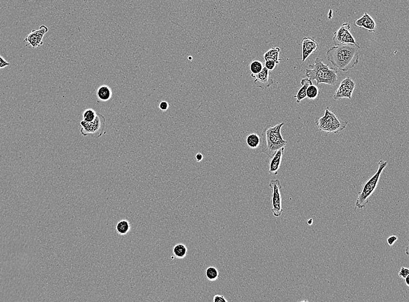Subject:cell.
Instances as JSON below:
<instances>
[{
	"label": "cell",
	"instance_id": "25",
	"mask_svg": "<svg viewBox=\"0 0 409 302\" xmlns=\"http://www.w3.org/2000/svg\"><path fill=\"white\" fill-rule=\"evenodd\" d=\"M279 64V63L275 61V60H266L265 66H264V67L268 69L269 71H272L275 69L277 65H278Z\"/></svg>",
	"mask_w": 409,
	"mask_h": 302
},
{
	"label": "cell",
	"instance_id": "26",
	"mask_svg": "<svg viewBox=\"0 0 409 302\" xmlns=\"http://www.w3.org/2000/svg\"><path fill=\"white\" fill-rule=\"evenodd\" d=\"M409 276V269L408 268L402 267L399 272V276L403 279H406Z\"/></svg>",
	"mask_w": 409,
	"mask_h": 302
},
{
	"label": "cell",
	"instance_id": "27",
	"mask_svg": "<svg viewBox=\"0 0 409 302\" xmlns=\"http://www.w3.org/2000/svg\"><path fill=\"white\" fill-rule=\"evenodd\" d=\"M398 240V237L396 236V235H391V236L389 237L388 238L387 240V244H389L390 246H392L393 245V244L396 243L397 241Z\"/></svg>",
	"mask_w": 409,
	"mask_h": 302
},
{
	"label": "cell",
	"instance_id": "5",
	"mask_svg": "<svg viewBox=\"0 0 409 302\" xmlns=\"http://www.w3.org/2000/svg\"><path fill=\"white\" fill-rule=\"evenodd\" d=\"M315 123L320 131L329 134H337L347 128L348 124V122L339 119L329 108L325 110L324 115Z\"/></svg>",
	"mask_w": 409,
	"mask_h": 302
},
{
	"label": "cell",
	"instance_id": "6",
	"mask_svg": "<svg viewBox=\"0 0 409 302\" xmlns=\"http://www.w3.org/2000/svg\"><path fill=\"white\" fill-rule=\"evenodd\" d=\"M80 133L83 136H90L93 138H100L104 133L105 119L101 113H97L96 119L92 122L82 120L80 122Z\"/></svg>",
	"mask_w": 409,
	"mask_h": 302
},
{
	"label": "cell",
	"instance_id": "22",
	"mask_svg": "<svg viewBox=\"0 0 409 302\" xmlns=\"http://www.w3.org/2000/svg\"><path fill=\"white\" fill-rule=\"evenodd\" d=\"M318 94H319V89L317 86L314 85V84H311L307 88L306 97L310 100H314V99L317 98Z\"/></svg>",
	"mask_w": 409,
	"mask_h": 302
},
{
	"label": "cell",
	"instance_id": "28",
	"mask_svg": "<svg viewBox=\"0 0 409 302\" xmlns=\"http://www.w3.org/2000/svg\"><path fill=\"white\" fill-rule=\"evenodd\" d=\"M169 108V102H167V101H162L159 105V108L162 111H167Z\"/></svg>",
	"mask_w": 409,
	"mask_h": 302
},
{
	"label": "cell",
	"instance_id": "12",
	"mask_svg": "<svg viewBox=\"0 0 409 302\" xmlns=\"http://www.w3.org/2000/svg\"><path fill=\"white\" fill-rule=\"evenodd\" d=\"M354 24L357 28L365 29L369 32H375V22L368 14H364L362 17L355 20Z\"/></svg>",
	"mask_w": 409,
	"mask_h": 302
},
{
	"label": "cell",
	"instance_id": "4",
	"mask_svg": "<svg viewBox=\"0 0 409 302\" xmlns=\"http://www.w3.org/2000/svg\"><path fill=\"white\" fill-rule=\"evenodd\" d=\"M388 163L384 160L378 162V168L376 173L364 184L362 189L358 195L355 205L358 209H363L369 203V199L373 194L377 188L379 181L384 169L387 167Z\"/></svg>",
	"mask_w": 409,
	"mask_h": 302
},
{
	"label": "cell",
	"instance_id": "8",
	"mask_svg": "<svg viewBox=\"0 0 409 302\" xmlns=\"http://www.w3.org/2000/svg\"><path fill=\"white\" fill-rule=\"evenodd\" d=\"M49 32V28L44 25L40 26L38 30H33L32 32L26 36L23 41L27 44L25 46H31L35 48L40 47L43 44V38L45 35Z\"/></svg>",
	"mask_w": 409,
	"mask_h": 302
},
{
	"label": "cell",
	"instance_id": "17",
	"mask_svg": "<svg viewBox=\"0 0 409 302\" xmlns=\"http://www.w3.org/2000/svg\"><path fill=\"white\" fill-rule=\"evenodd\" d=\"M188 248L186 245L179 243L176 245L173 248V254L174 258L178 259H182L187 256Z\"/></svg>",
	"mask_w": 409,
	"mask_h": 302
},
{
	"label": "cell",
	"instance_id": "10",
	"mask_svg": "<svg viewBox=\"0 0 409 302\" xmlns=\"http://www.w3.org/2000/svg\"><path fill=\"white\" fill-rule=\"evenodd\" d=\"M252 77L254 78V84L258 88L265 90L272 85L273 79L270 77V72L264 67L260 73L257 75H251Z\"/></svg>",
	"mask_w": 409,
	"mask_h": 302
},
{
	"label": "cell",
	"instance_id": "9",
	"mask_svg": "<svg viewBox=\"0 0 409 302\" xmlns=\"http://www.w3.org/2000/svg\"><path fill=\"white\" fill-rule=\"evenodd\" d=\"M354 87H355V83L353 80L350 77H346L341 81L338 89L336 91L333 96L334 99L335 100H339L344 98L351 99Z\"/></svg>",
	"mask_w": 409,
	"mask_h": 302
},
{
	"label": "cell",
	"instance_id": "14",
	"mask_svg": "<svg viewBox=\"0 0 409 302\" xmlns=\"http://www.w3.org/2000/svg\"><path fill=\"white\" fill-rule=\"evenodd\" d=\"M351 31V25L349 23H343L340 28L334 33L333 43L336 45L341 44V41L345 35Z\"/></svg>",
	"mask_w": 409,
	"mask_h": 302
},
{
	"label": "cell",
	"instance_id": "34",
	"mask_svg": "<svg viewBox=\"0 0 409 302\" xmlns=\"http://www.w3.org/2000/svg\"><path fill=\"white\" fill-rule=\"evenodd\" d=\"M188 59L189 60H191L192 59V57H191V56H190V57H188Z\"/></svg>",
	"mask_w": 409,
	"mask_h": 302
},
{
	"label": "cell",
	"instance_id": "30",
	"mask_svg": "<svg viewBox=\"0 0 409 302\" xmlns=\"http://www.w3.org/2000/svg\"><path fill=\"white\" fill-rule=\"evenodd\" d=\"M10 65V63L7 62V60L0 56V69L7 67Z\"/></svg>",
	"mask_w": 409,
	"mask_h": 302
},
{
	"label": "cell",
	"instance_id": "19",
	"mask_svg": "<svg viewBox=\"0 0 409 302\" xmlns=\"http://www.w3.org/2000/svg\"><path fill=\"white\" fill-rule=\"evenodd\" d=\"M280 53V48L279 47H273L271 49L267 51V52L264 54L263 58L264 60H273L279 63V60L281 59L279 58V54Z\"/></svg>",
	"mask_w": 409,
	"mask_h": 302
},
{
	"label": "cell",
	"instance_id": "7",
	"mask_svg": "<svg viewBox=\"0 0 409 302\" xmlns=\"http://www.w3.org/2000/svg\"><path fill=\"white\" fill-rule=\"evenodd\" d=\"M269 187L272 189V211L274 216L279 217L283 212L281 193L282 187L279 180L278 179L270 181Z\"/></svg>",
	"mask_w": 409,
	"mask_h": 302
},
{
	"label": "cell",
	"instance_id": "13",
	"mask_svg": "<svg viewBox=\"0 0 409 302\" xmlns=\"http://www.w3.org/2000/svg\"><path fill=\"white\" fill-rule=\"evenodd\" d=\"M284 147L279 150L275 153L270 160L269 163V173L270 174L276 176L278 174V171L280 168L282 156L284 155Z\"/></svg>",
	"mask_w": 409,
	"mask_h": 302
},
{
	"label": "cell",
	"instance_id": "31",
	"mask_svg": "<svg viewBox=\"0 0 409 302\" xmlns=\"http://www.w3.org/2000/svg\"><path fill=\"white\" fill-rule=\"evenodd\" d=\"M203 158H204V156H203V154L201 153L200 152L198 153L196 155V156H195V159H196L197 161L198 162H200L202 161Z\"/></svg>",
	"mask_w": 409,
	"mask_h": 302
},
{
	"label": "cell",
	"instance_id": "21",
	"mask_svg": "<svg viewBox=\"0 0 409 302\" xmlns=\"http://www.w3.org/2000/svg\"><path fill=\"white\" fill-rule=\"evenodd\" d=\"M219 271L218 268L213 266L207 267L205 270V276L209 282H215L219 278Z\"/></svg>",
	"mask_w": 409,
	"mask_h": 302
},
{
	"label": "cell",
	"instance_id": "15",
	"mask_svg": "<svg viewBox=\"0 0 409 302\" xmlns=\"http://www.w3.org/2000/svg\"><path fill=\"white\" fill-rule=\"evenodd\" d=\"M301 87L297 91V95H294V98L297 99V103H300V101L306 98V90L308 87L313 84L312 81L308 78H303L300 81Z\"/></svg>",
	"mask_w": 409,
	"mask_h": 302
},
{
	"label": "cell",
	"instance_id": "11",
	"mask_svg": "<svg viewBox=\"0 0 409 302\" xmlns=\"http://www.w3.org/2000/svg\"><path fill=\"white\" fill-rule=\"evenodd\" d=\"M318 44L311 37H305L302 40V61L305 62L318 49Z\"/></svg>",
	"mask_w": 409,
	"mask_h": 302
},
{
	"label": "cell",
	"instance_id": "18",
	"mask_svg": "<svg viewBox=\"0 0 409 302\" xmlns=\"http://www.w3.org/2000/svg\"><path fill=\"white\" fill-rule=\"evenodd\" d=\"M130 223L127 220H120L116 226V231L119 235H126L130 231Z\"/></svg>",
	"mask_w": 409,
	"mask_h": 302
},
{
	"label": "cell",
	"instance_id": "24",
	"mask_svg": "<svg viewBox=\"0 0 409 302\" xmlns=\"http://www.w3.org/2000/svg\"><path fill=\"white\" fill-rule=\"evenodd\" d=\"M97 113L93 109H87L83 113V120L86 122H92L97 117Z\"/></svg>",
	"mask_w": 409,
	"mask_h": 302
},
{
	"label": "cell",
	"instance_id": "33",
	"mask_svg": "<svg viewBox=\"0 0 409 302\" xmlns=\"http://www.w3.org/2000/svg\"><path fill=\"white\" fill-rule=\"evenodd\" d=\"M404 280H405V282L406 283V284H407V285L409 287V276H408L407 278H406V279H405Z\"/></svg>",
	"mask_w": 409,
	"mask_h": 302
},
{
	"label": "cell",
	"instance_id": "29",
	"mask_svg": "<svg viewBox=\"0 0 409 302\" xmlns=\"http://www.w3.org/2000/svg\"><path fill=\"white\" fill-rule=\"evenodd\" d=\"M213 302H227L228 301L226 300V298H225L224 297V296H223V295H216L214 296V297H213Z\"/></svg>",
	"mask_w": 409,
	"mask_h": 302
},
{
	"label": "cell",
	"instance_id": "23",
	"mask_svg": "<svg viewBox=\"0 0 409 302\" xmlns=\"http://www.w3.org/2000/svg\"><path fill=\"white\" fill-rule=\"evenodd\" d=\"M263 68L262 62H261L260 60H253L249 64V69H250L252 73L251 75H255L260 73L262 71Z\"/></svg>",
	"mask_w": 409,
	"mask_h": 302
},
{
	"label": "cell",
	"instance_id": "16",
	"mask_svg": "<svg viewBox=\"0 0 409 302\" xmlns=\"http://www.w3.org/2000/svg\"><path fill=\"white\" fill-rule=\"evenodd\" d=\"M112 90L107 85H102L97 90V96L99 100L102 102H107L112 98Z\"/></svg>",
	"mask_w": 409,
	"mask_h": 302
},
{
	"label": "cell",
	"instance_id": "3",
	"mask_svg": "<svg viewBox=\"0 0 409 302\" xmlns=\"http://www.w3.org/2000/svg\"><path fill=\"white\" fill-rule=\"evenodd\" d=\"M306 70V76L309 79L316 81L317 84H326L335 86L338 82V71L324 64L323 59L316 58L314 64L309 65Z\"/></svg>",
	"mask_w": 409,
	"mask_h": 302
},
{
	"label": "cell",
	"instance_id": "32",
	"mask_svg": "<svg viewBox=\"0 0 409 302\" xmlns=\"http://www.w3.org/2000/svg\"><path fill=\"white\" fill-rule=\"evenodd\" d=\"M313 223H314V220H313V219H312V218L309 219L308 220V221H307V224H308L309 226H311V225H313Z\"/></svg>",
	"mask_w": 409,
	"mask_h": 302
},
{
	"label": "cell",
	"instance_id": "2",
	"mask_svg": "<svg viewBox=\"0 0 409 302\" xmlns=\"http://www.w3.org/2000/svg\"><path fill=\"white\" fill-rule=\"evenodd\" d=\"M284 123L275 126L267 125L263 130L260 135L261 152L266 154L270 158L281 148L287 146L288 142L282 137L281 133Z\"/></svg>",
	"mask_w": 409,
	"mask_h": 302
},
{
	"label": "cell",
	"instance_id": "1",
	"mask_svg": "<svg viewBox=\"0 0 409 302\" xmlns=\"http://www.w3.org/2000/svg\"><path fill=\"white\" fill-rule=\"evenodd\" d=\"M359 49L353 44L336 45L327 51V59L339 70L348 72L359 62Z\"/></svg>",
	"mask_w": 409,
	"mask_h": 302
},
{
	"label": "cell",
	"instance_id": "20",
	"mask_svg": "<svg viewBox=\"0 0 409 302\" xmlns=\"http://www.w3.org/2000/svg\"><path fill=\"white\" fill-rule=\"evenodd\" d=\"M246 143L250 149H257L260 144V136L257 133H254V132L249 134L246 138Z\"/></svg>",
	"mask_w": 409,
	"mask_h": 302
}]
</instances>
